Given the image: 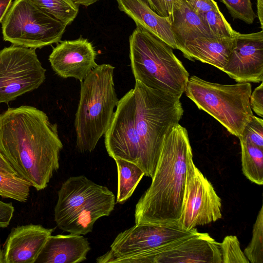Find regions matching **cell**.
Listing matches in <instances>:
<instances>
[{
    "mask_svg": "<svg viewBox=\"0 0 263 263\" xmlns=\"http://www.w3.org/2000/svg\"><path fill=\"white\" fill-rule=\"evenodd\" d=\"M222 263H250L236 236L228 235L220 242Z\"/></svg>",
    "mask_w": 263,
    "mask_h": 263,
    "instance_id": "cell-27",
    "label": "cell"
},
{
    "mask_svg": "<svg viewBox=\"0 0 263 263\" xmlns=\"http://www.w3.org/2000/svg\"><path fill=\"white\" fill-rule=\"evenodd\" d=\"M150 7L162 16H168L166 11L164 0H146Z\"/></svg>",
    "mask_w": 263,
    "mask_h": 263,
    "instance_id": "cell-33",
    "label": "cell"
},
{
    "mask_svg": "<svg viewBox=\"0 0 263 263\" xmlns=\"http://www.w3.org/2000/svg\"><path fill=\"white\" fill-rule=\"evenodd\" d=\"M193 160L187 132L178 123L163 139L152 183L136 205L135 224H177Z\"/></svg>",
    "mask_w": 263,
    "mask_h": 263,
    "instance_id": "cell-2",
    "label": "cell"
},
{
    "mask_svg": "<svg viewBox=\"0 0 263 263\" xmlns=\"http://www.w3.org/2000/svg\"><path fill=\"white\" fill-rule=\"evenodd\" d=\"M119 9L136 23L168 44L177 49L172 30L171 19L155 12L146 0H116Z\"/></svg>",
    "mask_w": 263,
    "mask_h": 263,
    "instance_id": "cell-18",
    "label": "cell"
},
{
    "mask_svg": "<svg viewBox=\"0 0 263 263\" xmlns=\"http://www.w3.org/2000/svg\"><path fill=\"white\" fill-rule=\"evenodd\" d=\"M12 0H0V23L12 4Z\"/></svg>",
    "mask_w": 263,
    "mask_h": 263,
    "instance_id": "cell-35",
    "label": "cell"
},
{
    "mask_svg": "<svg viewBox=\"0 0 263 263\" xmlns=\"http://www.w3.org/2000/svg\"><path fill=\"white\" fill-rule=\"evenodd\" d=\"M184 92L199 109L238 138L253 116L250 103V83L221 84L193 76L189 77Z\"/></svg>",
    "mask_w": 263,
    "mask_h": 263,
    "instance_id": "cell-7",
    "label": "cell"
},
{
    "mask_svg": "<svg viewBox=\"0 0 263 263\" xmlns=\"http://www.w3.org/2000/svg\"><path fill=\"white\" fill-rule=\"evenodd\" d=\"M30 186L18 175L0 169V196L25 202L29 197Z\"/></svg>",
    "mask_w": 263,
    "mask_h": 263,
    "instance_id": "cell-24",
    "label": "cell"
},
{
    "mask_svg": "<svg viewBox=\"0 0 263 263\" xmlns=\"http://www.w3.org/2000/svg\"><path fill=\"white\" fill-rule=\"evenodd\" d=\"M103 259L105 263H222L220 242L199 232L150 251L125 256L106 253Z\"/></svg>",
    "mask_w": 263,
    "mask_h": 263,
    "instance_id": "cell-9",
    "label": "cell"
},
{
    "mask_svg": "<svg viewBox=\"0 0 263 263\" xmlns=\"http://www.w3.org/2000/svg\"><path fill=\"white\" fill-rule=\"evenodd\" d=\"M171 19L177 49L179 50L187 41L199 36H213L201 17L185 0L175 2Z\"/></svg>",
    "mask_w": 263,
    "mask_h": 263,
    "instance_id": "cell-20",
    "label": "cell"
},
{
    "mask_svg": "<svg viewBox=\"0 0 263 263\" xmlns=\"http://www.w3.org/2000/svg\"><path fill=\"white\" fill-rule=\"evenodd\" d=\"M0 263H5L3 250L0 245Z\"/></svg>",
    "mask_w": 263,
    "mask_h": 263,
    "instance_id": "cell-39",
    "label": "cell"
},
{
    "mask_svg": "<svg viewBox=\"0 0 263 263\" xmlns=\"http://www.w3.org/2000/svg\"><path fill=\"white\" fill-rule=\"evenodd\" d=\"M129 44L135 81L180 99L190 75L173 48L139 25L129 36Z\"/></svg>",
    "mask_w": 263,
    "mask_h": 263,
    "instance_id": "cell-3",
    "label": "cell"
},
{
    "mask_svg": "<svg viewBox=\"0 0 263 263\" xmlns=\"http://www.w3.org/2000/svg\"><path fill=\"white\" fill-rule=\"evenodd\" d=\"M63 147L57 124L43 111L22 105L0 114V152L37 191L45 189L59 169Z\"/></svg>",
    "mask_w": 263,
    "mask_h": 263,
    "instance_id": "cell-1",
    "label": "cell"
},
{
    "mask_svg": "<svg viewBox=\"0 0 263 263\" xmlns=\"http://www.w3.org/2000/svg\"><path fill=\"white\" fill-rule=\"evenodd\" d=\"M90 250L87 238L81 235H51L35 263L81 262L87 259Z\"/></svg>",
    "mask_w": 263,
    "mask_h": 263,
    "instance_id": "cell-17",
    "label": "cell"
},
{
    "mask_svg": "<svg viewBox=\"0 0 263 263\" xmlns=\"http://www.w3.org/2000/svg\"><path fill=\"white\" fill-rule=\"evenodd\" d=\"M58 195L54 221L60 229L73 234L91 232L95 222L109 216L116 204L111 191L83 175L68 178Z\"/></svg>",
    "mask_w": 263,
    "mask_h": 263,
    "instance_id": "cell-6",
    "label": "cell"
},
{
    "mask_svg": "<svg viewBox=\"0 0 263 263\" xmlns=\"http://www.w3.org/2000/svg\"><path fill=\"white\" fill-rule=\"evenodd\" d=\"M194 11L199 16L208 11L219 9L214 0H185Z\"/></svg>",
    "mask_w": 263,
    "mask_h": 263,
    "instance_id": "cell-30",
    "label": "cell"
},
{
    "mask_svg": "<svg viewBox=\"0 0 263 263\" xmlns=\"http://www.w3.org/2000/svg\"><path fill=\"white\" fill-rule=\"evenodd\" d=\"M46 71L35 49L12 44L0 50V103L38 88Z\"/></svg>",
    "mask_w": 263,
    "mask_h": 263,
    "instance_id": "cell-10",
    "label": "cell"
},
{
    "mask_svg": "<svg viewBox=\"0 0 263 263\" xmlns=\"http://www.w3.org/2000/svg\"><path fill=\"white\" fill-rule=\"evenodd\" d=\"M197 232L196 228L189 231L184 230L177 224H135L116 236L110 246V250L107 253L121 256L140 254L156 249Z\"/></svg>",
    "mask_w": 263,
    "mask_h": 263,
    "instance_id": "cell-13",
    "label": "cell"
},
{
    "mask_svg": "<svg viewBox=\"0 0 263 263\" xmlns=\"http://www.w3.org/2000/svg\"><path fill=\"white\" fill-rule=\"evenodd\" d=\"M2 24L4 40L34 49L60 42L67 27L29 0L12 2Z\"/></svg>",
    "mask_w": 263,
    "mask_h": 263,
    "instance_id": "cell-8",
    "label": "cell"
},
{
    "mask_svg": "<svg viewBox=\"0 0 263 263\" xmlns=\"http://www.w3.org/2000/svg\"><path fill=\"white\" fill-rule=\"evenodd\" d=\"M237 83L263 81V31L240 33L234 38L228 60L222 69Z\"/></svg>",
    "mask_w": 263,
    "mask_h": 263,
    "instance_id": "cell-14",
    "label": "cell"
},
{
    "mask_svg": "<svg viewBox=\"0 0 263 263\" xmlns=\"http://www.w3.org/2000/svg\"><path fill=\"white\" fill-rule=\"evenodd\" d=\"M14 208L11 202L0 200V228H7L13 217Z\"/></svg>",
    "mask_w": 263,
    "mask_h": 263,
    "instance_id": "cell-32",
    "label": "cell"
},
{
    "mask_svg": "<svg viewBox=\"0 0 263 263\" xmlns=\"http://www.w3.org/2000/svg\"><path fill=\"white\" fill-rule=\"evenodd\" d=\"M135 81L136 126L141 145V169L144 176L152 178L163 139L179 123L183 109L180 99Z\"/></svg>",
    "mask_w": 263,
    "mask_h": 263,
    "instance_id": "cell-4",
    "label": "cell"
},
{
    "mask_svg": "<svg viewBox=\"0 0 263 263\" xmlns=\"http://www.w3.org/2000/svg\"><path fill=\"white\" fill-rule=\"evenodd\" d=\"M251 263H263V206L254 223L251 240L243 251Z\"/></svg>",
    "mask_w": 263,
    "mask_h": 263,
    "instance_id": "cell-26",
    "label": "cell"
},
{
    "mask_svg": "<svg viewBox=\"0 0 263 263\" xmlns=\"http://www.w3.org/2000/svg\"><path fill=\"white\" fill-rule=\"evenodd\" d=\"M115 67L98 65L81 82L74 119L76 146L90 153L107 130L119 99L114 80Z\"/></svg>",
    "mask_w": 263,
    "mask_h": 263,
    "instance_id": "cell-5",
    "label": "cell"
},
{
    "mask_svg": "<svg viewBox=\"0 0 263 263\" xmlns=\"http://www.w3.org/2000/svg\"><path fill=\"white\" fill-rule=\"evenodd\" d=\"M221 217L220 198L193 160L188 169L181 214L177 224L189 231Z\"/></svg>",
    "mask_w": 263,
    "mask_h": 263,
    "instance_id": "cell-11",
    "label": "cell"
},
{
    "mask_svg": "<svg viewBox=\"0 0 263 263\" xmlns=\"http://www.w3.org/2000/svg\"><path fill=\"white\" fill-rule=\"evenodd\" d=\"M115 161L118 172L116 203L123 204L133 195L144 173L139 166L131 162L120 159Z\"/></svg>",
    "mask_w": 263,
    "mask_h": 263,
    "instance_id": "cell-21",
    "label": "cell"
},
{
    "mask_svg": "<svg viewBox=\"0 0 263 263\" xmlns=\"http://www.w3.org/2000/svg\"><path fill=\"white\" fill-rule=\"evenodd\" d=\"M228 9L233 18L252 24L257 16L254 13L251 0H219Z\"/></svg>",
    "mask_w": 263,
    "mask_h": 263,
    "instance_id": "cell-28",
    "label": "cell"
},
{
    "mask_svg": "<svg viewBox=\"0 0 263 263\" xmlns=\"http://www.w3.org/2000/svg\"><path fill=\"white\" fill-rule=\"evenodd\" d=\"M257 8L258 17L260 24L261 30L263 25V0H257Z\"/></svg>",
    "mask_w": 263,
    "mask_h": 263,
    "instance_id": "cell-36",
    "label": "cell"
},
{
    "mask_svg": "<svg viewBox=\"0 0 263 263\" xmlns=\"http://www.w3.org/2000/svg\"><path fill=\"white\" fill-rule=\"evenodd\" d=\"M54 230L34 224L12 228L3 249L5 263H35Z\"/></svg>",
    "mask_w": 263,
    "mask_h": 263,
    "instance_id": "cell-16",
    "label": "cell"
},
{
    "mask_svg": "<svg viewBox=\"0 0 263 263\" xmlns=\"http://www.w3.org/2000/svg\"><path fill=\"white\" fill-rule=\"evenodd\" d=\"M178 0H164L166 11L170 18L172 15L174 4Z\"/></svg>",
    "mask_w": 263,
    "mask_h": 263,
    "instance_id": "cell-37",
    "label": "cell"
},
{
    "mask_svg": "<svg viewBox=\"0 0 263 263\" xmlns=\"http://www.w3.org/2000/svg\"><path fill=\"white\" fill-rule=\"evenodd\" d=\"M250 106L258 116L263 117V83L257 87L251 93L250 100Z\"/></svg>",
    "mask_w": 263,
    "mask_h": 263,
    "instance_id": "cell-31",
    "label": "cell"
},
{
    "mask_svg": "<svg viewBox=\"0 0 263 263\" xmlns=\"http://www.w3.org/2000/svg\"><path fill=\"white\" fill-rule=\"evenodd\" d=\"M234 39L199 36L186 42L180 49L184 57L211 65L221 70L231 53Z\"/></svg>",
    "mask_w": 263,
    "mask_h": 263,
    "instance_id": "cell-19",
    "label": "cell"
},
{
    "mask_svg": "<svg viewBox=\"0 0 263 263\" xmlns=\"http://www.w3.org/2000/svg\"><path fill=\"white\" fill-rule=\"evenodd\" d=\"M263 149V120L253 115L238 137Z\"/></svg>",
    "mask_w": 263,
    "mask_h": 263,
    "instance_id": "cell-29",
    "label": "cell"
},
{
    "mask_svg": "<svg viewBox=\"0 0 263 263\" xmlns=\"http://www.w3.org/2000/svg\"><path fill=\"white\" fill-rule=\"evenodd\" d=\"M136 104L134 88L120 100L109 127L104 143L109 157L131 162L141 168V145L136 126Z\"/></svg>",
    "mask_w": 263,
    "mask_h": 263,
    "instance_id": "cell-12",
    "label": "cell"
},
{
    "mask_svg": "<svg viewBox=\"0 0 263 263\" xmlns=\"http://www.w3.org/2000/svg\"><path fill=\"white\" fill-rule=\"evenodd\" d=\"M78 5H82L87 7L100 0H73Z\"/></svg>",
    "mask_w": 263,
    "mask_h": 263,
    "instance_id": "cell-38",
    "label": "cell"
},
{
    "mask_svg": "<svg viewBox=\"0 0 263 263\" xmlns=\"http://www.w3.org/2000/svg\"><path fill=\"white\" fill-rule=\"evenodd\" d=\"M42 11L62 22L70 25L77 17L79 5L73 0H29Z\"/></svg>",
    "mask_w": 263,
    "mask_h": 263,
    "instance_id": "cell-23",
    "label": "cell"
},
{
    "mask_svg": "<svg viewBox=\"0 0 263 263\" xmlns=\"http://www.w3.org/2000/svg\"><path fill=\"white\" fill-rule=\"evenodd\" d=\"M0 169L9 172L15 175H17L16 172L14 171V170L12 168V167L10 165L9 162L5 159L4 156L0 152Z\"/></svg>",
    "mask_w": 263,
    "mask_h": 263,
    "instance_id": "cell-34",
    "label": "cell"
},
{
    "mask_svg": "<svg viewBox=\"0 0 263 263\" xmlns=\"http://www.w3.org/2000/svg\"><path fill=\"white\" fill-rule=\"evenodd\" d=\"M243 175L251 182L263 184V149L239 139Z\"/></svg>",
    "mask_w": 263,
    "mask_h": 263,
    "instance_id": "cell-22",
    "label": "cell"
},
{
    "mask_svg": "<svg viewBox=\"0 0 263 263\" xmlns=\"http://www.w3.org/2000/svg\"><path fill=\"white\" fill-rule=\"evenodd\" d=\"M97 52L91 42L82 36L60 41L49 57L53 71L64 79L73 78L82 82L98 64Z\"/></svg>",
    "mask_w": 263,
    "mask_h": 263,
    "instance_id": "cell-15",
    "label": "cell"
},
{
    "mask_svg": "<svg viewBox=\"0 0 263 263\" xmlns=\"http://www.w3.org/2000/svg\"><path fill=\"white\" fill-rule=\"evenodd\" d=\"M200 16L213 36L234 39L239 34L233 29L219 9L203 13Z\"/></svg>",
    "mask_w": 263,
    "mask_h": 263,
    "instance_id": "cell-25",
    "label": "cell"
}]
</instances>
